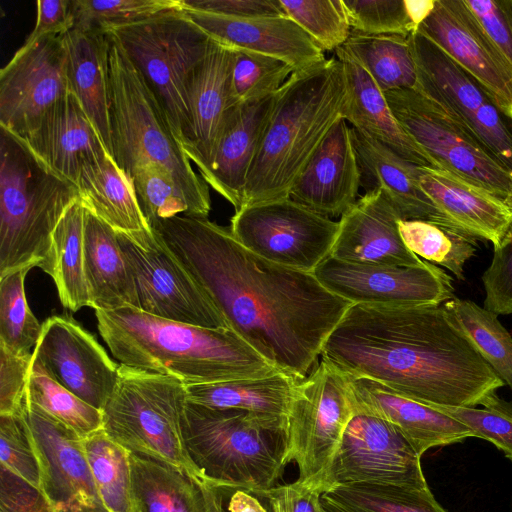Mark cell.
Here are the masks:
<instances>
[{"mask_svg":"<svg viewBox=\"0 0 512 512\" xmlns=\"http://www.w3.org/2000/svg\"><path fill=\"white\" fill-rule=\"evenodd\" d=\"M151 229L205 290L229 327L280 371L304 379L352 303L311 272L271 262L208 217L177 215Z\"/></svg>","mask_w":512,"mask_h":512,"instance_id":"1","label":"cell"},{"mask_svg":"<svg viewBox=\"0 0 512 512\" xmlns=\"http://www.w3.org/2000/svg\"><path fill=\"white\" fill-rule=\"evenodd\" d=\"M321 359L426 405L476 407L505 385L443 304H353Z\"/></svg>","mask_w":512,"mask_h":512,"instance_id":"2","label":"cell"},{"mask_svg":"<svg viewBox=\"0 0 512 512\" xmlns=\"http://www.w3.org/2000/svg\"><path fill=\"white\" fill-rule=\"evenodd\" d=\"M98 331L120 364L173 376L185 385L280 371L230 328L176 322L134 307L96 310Z\"/></svg>","mask_w":512,"mask_h":512,"instance_id":"3","label":"cell"},{"mask_svg":"<svg viewBox=\"0 0 512 512\" xmlns=\"http://www.w3.org/2000/svg\"><path fill=\"white\" fill-rule=\"evenodd\" d=\"M347 101L346 75L337 57L291 74L275 94L241 209L290 197L322 141L344 118Z\"/></svg>","mask_w":512,"mask_h":512,"instance_id":"4","label":"cell"},{"mask_svg":"<svg viewBox=\"0 0 512 512\" xmlns=\"http://www.w3.org/2000/svg\"><path fill=\"white\" fill-rule=\"evenodd\" d=\"M182 434L190 459L217 488L257 494L275 486L289 462L288 418L187 401Z\"/></svg>","mask_w":512,"mask_h":512,"instance_id":"5","label":"cell"},{"mask_svg":"<svg viewBox=\"0 0 512 512\" xmlns=\"http://www.w3.org/2000/svg\"><path fill=\"white\" fill-rule=\"evenodd\" d=\"M106 34L112 158L129 177L148 162L166 167L187 202L189 215L208 217L211 200L207 183L193 170L145 78L118 40Z\"/></svg>","mask_w":512,"mask_h":512,"instance_id":"6","label":"cell"},{"mask_svg":"<svg viewBox=\"0 0 512 512\" xmlns=\"http://www.w3.org/2000/svg\"><path fill=\"white\" fill-rule=\"evenodd\" d=\"M77 187L47 168L0 127V276L19 269L52 272V237Z\"/></svg>","mask_w":512,"mask_h":512,"instance_id":"7","label":"cell"},{"mask_svg":"<svg viewBox=\"0 0 512 512\" xmlns=\"http://www.w3.org/2000/svg\"><path fill=\"white\" fill-rule=\"evenodd\" d=\"M186 402V385L179 379L119 364L115 388L102 410V429L128 451L204 480L183 439Z\"/></svg>","mask_w":512,"mask_h":512,"instance_id":"8","label":"cell"},{"mask_svg":"<svg viewBox=\"0 0 512 512\" xmlns=\"http://www.w3.org/2000/svg\"><path fill=\"white\" fill-rule=\"evenodd\" d=\"M111 33L145 78L163 107L184 151L189 139V91L211 39L174 10L114 28Z\"/></svg>","mask_w":512,"mask_h":512,"instance_id":"9","label":"cell"},{"mask_svg":"<svg viewBox=\"0 0 512 512\" xmlns=\"http://www.w3.org/2000/svg\"><path fill=\"white\" fill-rule=\"evenodd\" d=\"M354 414L348 376L321 359L296 386L287 417L288 459L298 467V481L323 491V476Z\"/></svg>","mask_w":512,"mask_h":512,"instance_id":"10","label":"cell"},{"mask_svg":"<svg viewBox=\"0 0 512 512\" xmlns=\"http://www.w3.org/2000/svg\"><path fill=\"white\" fill-rule=\"evenodd\" d=\"M403 130L444 168L512 206V172L460 122L414 89L383 92Z\"/></svg>","mask_w":512,"mask_h":512,"instance_id":"11","label":"cell"},{"mask_svg":"<svg viewBox=\"0 0 512 512\" xmlns=\"http://www.w3.org/2000/svg\"><path fill=\"white\" fill-rule=\"evenodd\" d=\"M418 91L460 122L512 172V130L479 84L417 30L409 35Z\"/></svg>","mask_w":512,"mask_h":512,"instance_id":"12","label":"cell"},{"mask_svg":"<svg viewBox=\"0 0 512 512\" xmlns=\"http://www.w3.org/2000/svg\"><path fill=\"white\" fill-rule=\"evenodd\" d=\"M339 222L290 197L244 207L231 218L230 231L248 250L305 272L331 254Z\"/></svg>","mask_w":512,"mask_h":512,"instance_id":"13","label":"cell"},{"mask_svg":"<svg viewBox=\"0 0 512 512\" xmlns=\"http://www.w3.org/2000/svg\"><path fill=\"white\" fill-rule=\"evenodd\" d=\"M420 458L396 426L355 411L321 485L323 491L359 482L427 489Z\"/></svg>","mask_w":512,"mask_h":512,"instance_id":"14","label":"cell"},{"mask_svg":"<svg viewBox=\"0 0 512 512\" xmlns=\"http://www.w3.org/2000/svg\"><path fill=\"white\" fill-rule=\"evenodd\" d=\"M117 234L135 279L140 310L185 324L230 328L205 290L154 231L143 246Z\"/></svg>","mask_w":512,"mask_h":512,"instance_id":"15","label":"cell"},{"mask_svg":"<svg viewBox=\"0 0 512 512\" xmlns=\"http://www.w3.org/2000/svg\"><path fill=\"white\" fill-rule=\"evenodd\" d=\"M331 293L352 304H443L455 297L452 278L433 263L367 265L325 258L312 272Z\"/></svg>","mask_w":512,"mask_h":512,"instance_id":"16","label":"cell"},{"mask_svg":"<svg viewBox=\"0 0 512 512\" xmlns=\"http://www.w3.org/2000/svg\"><path fill=\"white\" fill-rule=\"evenodd\" d=\"M70 92L62 37L23 44L0 71V127L22 136Z\"/></svg>","mask_w":512,"mask_h":512,"instance_id":"17","label":"cell"},{"mask_svg":"<svg viewBox=\"0 0 512 512\" xmlns=\"http://www.w3.org/2000/svg\"><path fill=\"white\" fill-rule=\"evenodd\" d=\"M33 358L57 383L101 411L117 382L119 365L67 315H53L42 323Z\"/></svg>","mask_w":512,"mask_h":512,"instance_id":"18","label":"cell"},{"mask_svg":"<svg viewBox=\"0 0 512 512\" xmlns=\"http://www.w3.org/2000/svg\"><path fill=\"white\" fill-rule=\"evenodd\" d=\"M22 414L41 468V491L54 512H107L86 458L83 438L27 399Z\"/></svg>","mask_w":512,"mask_h":512,"instance_id":"19","label":"cell"},{"mask_svg":"<svg viewBox=\"0 0 512 512\" xmlns=\"http://www.w3.org/2000/svg\"><path fill=\"white\" fill-rule=\"evenodd\" d=\"M418 30L462 67L512 123V68L464 0H436Z\"/></svg>","mask_w":512,"mask_h":512,"instance_id":"20","label":"cell"},{"mask_svg":"<svg viewBox=\"0 0 512 512\" xmlns=\"http://www.w3.org/2000/svg\"><path fill=\"white\" fill-rule=\"evenodd\" d=\"M419 186L438 212V226L493 249L512 242V206L444 168L417 166Z\"/></svg>","mask_w":512,"mask_h":512,"instance_id":"21","label":"cell"},{"mask_svg":"<svg viewBox=\"0 0 512 512\" xmlns=\"http://www.w3.org/2000/svg\"><path fill=\"white\" fill-rule=\"evenodd\" d=\"M403 220L379 189L367 191L339 222L330 256L351 263L419 266L424 261L404 244L398 229Z\"/></svg>","mask_w":512,"mask_h":512,"instance_id":"22","label":"cell"},{"mask_svg":"<svg viewBox=\"0 0 512 512\" xmlns=\"http://www.w3.org/2000/svg\"><path fill=\"white\" fill-rule=\"evenodd\" d=\"M361 184L351 127L342 118L306 165L290 198L321 215L337 217L356 203Z\"/></svg>","mask_w":512,"mask_h":512,"instance_id":"23","label":"cell"},{"mask_svg":"<svg viewBox=\"0 0 512 512\" xmlns=\"http://www.w3.org/2000/svg\"><path fill=\"white\" fill-rule=\"evenodd\" d=\"M18 137L47 168L75 186L82 165L108 153L72 92L56 102Z\"/></svg>","mask_w":512,"mask_h":512,"instance_id":"24","label":"cell"},{"mask_svg":"<svg viewBox=\"0 0 512 512\" xmlns=\"http://www.w3.org/2000/svg\"><path fill=\"white\" fill-rule=\"evenodd\" d=\"M182 10L211 40L231 49L282 59L295 71L325 59L318 45L287 16L233 18Z\"/></svg>","mask_w":512,"mask_h":512,"instance_id":"25","label":"cell"},{"mask_svg":"<svg viewBox=\"0 0 512 512\" xmlns=\"http://www.w3.org/2000/svg\"><path fill=\"white\" fill-rule=\"evenodd\" d=\"M347 376L355 411L396 426L420 456L431 448L473 437L466 425L429 405L401 396L374 380Z\"/></svg>","mask_w":512,"mask_h":512,"instance_id":"26","label":"cell"},{"mask_svg":"<svg viewBox=\"0 0 512 512\" xmlns=\"http://www.w3.org/2000/svg\"><path fill=\"white\" fill-rule=\"evenodd\" d=\"M233 49L211 40L189 91V139L184 152L204 174L211 165L230 110Z\"/></svg>","mask_w":512,"mask_h":512,"instance_id":"27","label":"cell"},{"mask_svg":"<svg viewBox=\"0 0 512 512\" xmlns=\"http://www.w3.org/2000/svg\"><path fill=\"white\" fill-rule=\"evenodd\" d=\"M276 94V93H275ZM275 94L230 108L202 179L238 211L246 180L270 117Z\"/></svg>","mask_w":512,"mask_h":512,"instance_id":"28","label":"cell"},{"mask_svg":"<svg viewBox=\"0 0 512 512\" xmlns=\"http://www.w3.org/2000/svg\"><path fill=\"white\" fill-rule=\"evenodd\" d=\"M131 512H224L219 488L170 463L130 452Z\"/></svg>","mask_w":512,"mask_h":512,"instance_id":"29","label":"cell"},{"mask_svg":"<svg viewBox=\"0 0 512 512\" xmlns=\"http://www.w3.org/2000/svg\"><path fill=\"white\" fill-rule=\"evenodd\" d=\"M335 54L346 75L348 101L344 119L351 127L413 164L437 168L435 161L400 126L383 92L366 70L343 47Z\"/></svg>","mask_w":512,"mask_h":512,"instance_id":"30","label":"cell"},{"mask_svg":"<svg viewBox=\"0 0 512 512\" xmlns=\"http://www.w3.org/2000/svg\"><path fill=\"white\" fill-rule=\"evenodd\" d=\"M76 187L85 208L117 233L140 246L153 235L132 180L108 153L82 165Z\"/></svg>","mask_w":512,"mask_h":512,"instance_id":"31","label":"cell"},{"mask_svg":"<svg viewBox=\"0 0 512 512\" xmlns=\"http://www.w3.org/2000/svg\"><path fill=\"white\" fill-rule=\"evenodd\" d=\"M84 269L89 307L112 311L139 309L134 276L120 246L117 232L86 209L84 222Z\"/></svg>","mask_w":512,"mask_h":512,"instance_id":"32","label":"cell"},{"mask_svg":"<svg viewBox=\"0 0 512 512\" xmlns=\"http://www.w3.org/2000/svg\"><path fill=\"white\" fill-rule=\"evenodd\" d=\"M351 131L362 183L367 184V191L381 190L403 220L437 224L438 212L417 180L418 165L352 127Z\"/></svg>","mask_w":512,"mask_h":512,"instance_id":"33","label":"cell"},{"mask_svg":"<svg viewBox=\"0 0 512 512\" xmlns=\"http://www.w3.org/2000/svg\"><path fill=\"white\" fill-rule=\"evenodd\" d=\"M61 37L67 54L71 92L112 157L107 34L73 28Z\"/></svg>","mask_w":512,"mask_h":512,"instance_id":"34","label":"cell"},{"mask_svg":"<svg viewBox=\"0 0 512 512\" xmlns=\"http://www.w3.org/2000/svg\"><path fill=\"white\" fill-rule=\"evenodd\" d=\"M301 380L276 371L262 377L186 385L187 401L212 408L288 417L296 386Z\"/></svg>","mask_w":512,"mask_h":512,"instance_id":"35","label":"cell"},{"mask_svg":"<svg viewBox=\"0 0 512 512\" xmlns=\"http://www.w3.org/2000/svg\"><path fill=\"white\" fill-rule=\"evenodd\" d=\"M86 208L80 199L72 203L52 237V272L61 304L72 312L90 304L84 269Z\"/></svg>","mask_w":512,"mask_h":512,"instance_id":"36","label":"cell"},{"mask_svg":"<svg viewBox=\"0 0 512 512\" xmlns=\"http://www.w3.org/2000/svg\"><path fill=\"white\" fill-rule=\"evenodd\" d=\"M342 47L366 70L382 92L415 89L417 75L409 36L367 35L351 30Z\"/></svg>","mask_w":512,"mask_h":512,"instance_id":"37","label":"cell"},{"mask_svg":"<svg viewBox=\"0 0 512 512\" xmlns=\"http://www.w3.org/2000/svg\"><path fill=\"white\" fill-rule=\"evenodd\" d=\"M323 512H447L429 488L349 483L331 486L320 495Z\"/></svg>","mask_w":512,"mask_h":512,"instance_id":"38","label":"cell"},{"mask_svg":"<svg viewBox=\"0 0 512 512\" xmlns=\"http://www.w3.org/2000/svg\"><path fill=\"white\" fill-rule=\"evenodd\" d=\"M443 305L456 318L482 358L512 391V336L498 315L456 296Z\"/></svg>","mask_w":512,"mask_h":512,"instance_id":"39","label":"cell"},{"mask_svg":"<svg viewBox=\"0 0 512 512\" xmlns=\"http://www.w3.org/2000/svg\"><path fill=\"white\" fill-rule=\"evenodd\" d=\"M86 458L107 512H131L130 451L103 429L83 439Z\"/></svg>","mask_w":512,"mask_h":512,"instance_id":"40","label":"cell"},{"mask_svg":"<svg viewBox=\"0 0 512 512\" xmlns=\"http://www.w3.org/2000/svg\"><path fill=\"white\" fill-rule=\"evenodd\" d=\"M26 396L30 402L83 439L103 427L102 411L57 383L34 358Z\"/></svg>","mask_w":512,"mask_h":512,"instance_id":"41","label":"cell"},{"mask_svg":"<svg viewBox=\"0 0 512 512\" xmlns=\"http://www.w3.org/2000/svg\"><path fill=\"white\" fill-rule=\"evenodd\" d=\"M398 229L406 247L418 257L448 269L465 279V265L475 255L477 242L423 220H399Z\"/></svg>","mask_w":512,"mask_h":512,"instance_id":"42","label":"cell"},{"mask_svg":"<svg viewBox=\"0 0 512 512\" xmlns=\"http://www.w3.org/2000/svg\"><path fill=\"white\" fill-rule=\"evenodd\" d=\"M29 269L0 276V345L13 353L28 355L35 347L42 324L27 303L24 281Z\"/></svg>","mask_w":512,"mask_h":512,"instance_id":"43","label":"cell"},{"mask_svg":"<svg viewBox=\"0 0 512 512\" xmlns=\"http://www.w3.org/2000/svg\"><path fill=\"white\" fill-rule=\"evenodd\" d=\"M230 77V107L275 94L295 71L282 59L247 50L233 49Z\"/></svg>","mask_w":512,"mask_h":512,"instance_id":"44","label":"cell"},{"mask_svg":"<svg viewBox=\"0 0 512 512\" xmlns=\"http://www.w3.org/2000/svg\"><path fill=\"white\" fill-rule=\"evenodd\" d=\"M74 29L105 33L155 15L182 10L181 0H71Z\"/></svg>","mask_w":512,"mask_h":512,"instance_id":"45","label":"cell"},{"mask_svg":"<svg viewBox=\"0 0 512 512\" xmlns=\"http://www.w3.org/2000/svg\"><path fill=\"white\" fill-rule=\"evenodd\" d=\"M292 19L322 51H336L351 33L343 0H280Z\"/></svg>","mask_w":512,"mask_h":512,"instance_id":"46","label":"cell"},{"mask_svg":"<svg viewBox=\"0 0 512 512\" xmlns=\"http://www.w3.org/2000/svg\"><path fill=\"white\" fill-rule=\"evenodd\" d=\"M130 179L149 225L157 220L189 215L187 202L166 167L148 162L135 168Z\"/></svg>","mask_w":512,"mask_h":512,"instance_id":"47","label":"cell"},{"mask_svg":"<svg viewBox=\"0 0 512 512\" xmlns=\"http://www.w3.org/2000/svg\"><path fill=\"white\" fill-rule=\"evenodd\" d=\"M482 408L429 405L466 425L473 437L491 442L512 461V401L496 392L486 396Z\"/></svg>","mask_w":512,"mask_h":512,"instance_id":"48","label":"cell"},{"mask_svg":"<svg viewBox=\"0 0 512 512\" xmlns=\"http://www.w3.org/2000/svg\"><path fill=\"white\" fill-rule=\"evenodd\" d=\"M0 465L41 490L39 459L22 412L0 415Z\"/></svg>","mask_w":512,"mask_h":512,"instance_id":"49","label":"cell"},{"mask_svg":"<svg viewBox=\"0 0 512 512\" xmlns=\"http://www.w3.org/2000/svg\"><path fill=\"white\" fill-rule=\"evenodd\" d=\"M351 30L367 34H400L417 31L404 0H343Z\"/></svg>","mask_w":512,"mask_h":512,"instance_id":"50","label":"cell"},{"mask_svg":"<svg viewBox=\"0 0 512 512\" xmlns=\"http://www.w3.org/2000/svg\"><path fill=\"white\" fill-rule=\"evenodd\" d=\"M32 360L33 353L19 355L0 345V415L22 412Z\"/></svg>","mask_w":512,"mask_h":512,"instance_id":"51","label":"cell"},{"mask_svg":"<svg viewBox=\"0 0 512 512\" xmlns=\"http://www.w3.org/2000/svg\"><path fill=\"white\" fill-rule=\"evenodd\" d=\"M481 280L485 291L483 307L497 315H512V242L493 249Z\"/></svg>","mask_w":512,"mask_h":512,"instance_id":"52","label":"cell"},{"mask_svg":"<svg viewBox=\"0 0 512 512\" xmlns=\"http://www.w3.org/2000/svg\"><path fill=\"white\" fill-rule=\"evenodd\" d=\"M464 3L512 68V0H464Z\"/></svg>","mask_w":512,"mask_h":512,"instance_id":"53","label":"cell"},{"mask_svg":"<svg viewBox=\"0 0 512 512\" xmlns=\"http://www.w3.org/2000/svg\"><path fill=\"white\" fill-rule=\"evenodd\" d=\"M0 512H54L41 490L0 465Z\"/></svg>","mask_w":512,"mask_h":512,"instance_id":"54","label":"cell"},{"mask_svg":"<svg viewBox=\"0 0 512 512\" xmlns=\"http://www.w3.org/2000/svg\"><path fill=\"white\" fill-rule=\"evenodd\" d=\"M182 8L233 18L286 16L280 0H181Z\"/></svg>","mask_w":512,"mask_h":512,"instance_id":"55","label":"cell"},{"mask_svg":"<svg viewBox=\"0 0 512 512\" xmlns=\"http://www.w3.org/2000/svg\"><path fill=\"white\" fill-rule=\"evenodd\" d=\"M319 487L295 481L257 493L265 498L272 512H323L320 506Z\"/></svg>","mask_w":512,"mask_h":512,"instance_id":"56","label":"cell"},{"mask_svg":"<svg viewBox=\"0 0 512 512\" xmlns=\"http://www.w3.org/2000/svg\"><path fill=\"white\" fill-rule=\"evenodd\" d=\"M36 5V23L24 45L46 36H61L73 29L71 0H39Z\"/></svg>","mask_w":512,"mask_h":512,"instance_id":"57","label":"cell"},{"mask_svg":"<svg viewBox=\"0 0 512 512\" xmlns=\"http://www.w3.org/2000/svg\"><path fill=\"white\" fill-rule=\"evenodd\" d=\"M230 512H267L260 502L243 490H236L230 498Z\"/></svg>","mask_w":512,"mask_h":512,"instance_id":"58","label":"cell"},{"mask_svg":"<svg viewBox=\"0 0 512 512\" xmlns=\"http://www.w3.org/2000/svg\"><path fill=\"white\" fill-rule=\"evenodd\" d=\"M436 0H404L408 16L416 30L434 9Z\"/></svg>","mask_w":512,"mask_h":512,"instance_id":"59","label":"cell"}]
</instances>
